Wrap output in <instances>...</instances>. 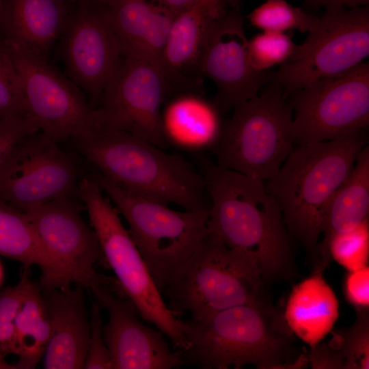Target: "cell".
<instances>
[{"label": "cell", "instance_id": "ab89813d", "mask_svg": "<svg viewBox=\"0 0 369 369\" xmlns=\"http://www.w3.org/2000/svg\"><path fill=\"white\" fill-rule=\"evenodd\" d=\"M3 1V0H0V12H1V7H2Z\"/></svg>", "mask_w": 369, "mask_h": 369}, {"label": "cell", "instance_id": "8fae6325", "mask_svg": "<svg viewBox=\"0 0 369 369\" xmlns=\"http://www.w3.org/2000/svg\"><path fill=\"white\" fill-rule=\"evenodd\" d=\"M21 77L28 115L48 139L78 140L101 129L96 108L77 86L17 42L3 40Z\"/></svg>", "mask_w": 369, "mask_h": 369}, {"label": "cell", "instance_id": "d6986e66", "mask_svg": "<svg viewBox=\"0 0 369 369\" xmlns=\"http://www.w3.org/2000/svg\"><path fill=\"white\" fill-rule=\"evenodd\" d=\"M123 57L160 67L174 16L148 0H100Z\"/></svg>", "mask_w": 369, "mask_h": 369}, {"label": "cell", "instance_id": "6da1fadb", "mask_svg": "<svg viewBox=\"0 0 369 369\" xmlns=\"http://www.w3.org/2000/svg\"><path fill=\"white\" fill-rule=\"evenodd\" d=\"M209 202L208 228L226 245L247 254L265 282L295 274L292 236L264 181L200 162Z\"/></svg>", "mask_w": 369, "mask_h": 369}, {"label": "cell", "instance_id": "f1b7e54d", "mask_svg": "<svg viewBox=\"0 0 369 369\" xmlns=\"http://www.w3.org/2000/svg\"><path fill=\"white\" fill-rule=\"evenodd\" d=\"M30 268L23 266L18 282L0 294V369H14L8 357L13 355L16 316L33 282Z\"/></svg>", "mask_w": 369, "mask_h": 369}, {"label": "cell", "instance_id": "f546056e", "mask_svg": "<svg viewBox=\"0 0 369 369\" xmlns=\"http://www.w3.org/2000/svg\"><path fill=\"white\" fill-rule=\"evenodd\" d=\"M297 46L287 33L261 31L248 39L249 59L256 70H272L290 59Z\"/></svg>", "mask_w": 369, "mask_h": 369}, {"label": "cell", "instance_id": "4fadbf2b", "mask_svg": "<svg viewBox=\"0 0 369 369\" xmlns=\"http://www.w3.org/2000/svg\"><path fill=\"white\" fill-rule=\"evenodd\" d=\"M247 41L239 8H230L215 18L204 39L197 74L215 84L213 101L223 112L254 97L273 80L275 71L253 68Z\"/></svg>", "mask_w": 369, "mask_h": 369}, {"label": "cell", "instance_id": "7402d4cb", "mask_svg": "<svg viewBox=\"0 0 369 369\" xmlns=\"http://www.w3.org/2000/svg\"><path fill=\"white\" fill-rule=\"evenodd\" d=\"M0 254L20 262L24 267L37 266L42 292L74 284L71 274L44 246L26 214L1 200Z\"/></svg>", "mask_w": 369, "mask_h": 369}, {"label": "cell", "instance_id": "3957f363", "mask_svg": "<svg viewBox=\"0 0 369 369\" xmlns=\"http://www.w3.org/2000/svg\"><path fill=\"white\" fill-rule=\"evenodd\" d=\"M367 129L334 139L297 145L277 174L266 180L292 238L317 264V246L327 208L367 146Z\"/></svg>", "mask_w": 369, "mask_h": 369}, {"label": "cell", "instance_id": "5b68a950", "mask_svg": "<svg viewBox=\"0 0 369 369\" xmlns=\"http://www.w3.org/2000/svg\"><path fill=\"white\" fill-rule=\"evenodd\" d=\"M254 260L208 234L170 278L163 293L178 317L200 319L217 311L268 300Z\"/></svg>", "mask_w": 369, "mask_h": 369}, {"label": "cell", "instance_id": "f35d334b", "mask_svg": "<svg viewBox=\"0 0 369 369\" xmlns=\"http://www.w3.org/2000/svg\"><path fill=\"white\" fill-rule=\"evenodd\" d=\"M3 279V269L2 266V264L0 261V286L2 284Z\"/></svg>", "mask_w": 369, "mask_h": 369}, {"label": "cell", "instance_id": "ffe728a7", "mask_svg": "<svg viewBox=\"0 0 369 369\" xmlns=\"http://www.w3.org/2000/svg\"><path fill=\"white\" fill-rule=\"evenodd\" d=\"M85 288L74 284L43 292L51 328L44 368H84L90 333Z\"/></svg>", "mask_w": 369, "mask_h": 369}, {"label": "cell", "instance_id": "d6a6232c", "mask_svg": "<svg viewBox=\"0 0 369 369\" xmlns=\"http://www.w3.org/2000/svg\"><path fill=\"white\" fill-rule=\"evenodd\" d=\"M84 368H112L111 355L104 339L100 305L97 301L92 303L90 333Z\"/></svg>", "mask_w": 369, "mask_h": 369}, {"label": "cell", "instance_id": "5bb4252c", "mask_svg": "<svg viewBox=\"0 0 369 369\" xmlns=\"http://www.w3.org/2000/svg\"><path fill=\"white\" fill-rule=\"evenodd\" d=\"M36 133L23 139L0 169V200L21 211L68 197L76 187L72 159L56 142Z\"/></svg>", "mask_w": 369, "mask_h": 369}, {"label": "cell", "instance_id": "4dcf8cb0", "mask_svg": "<svg viewBox=\"0 0 369 369\" xmlns=\"http://www.w3.org/2000/svg\"><path fill=\"white\" fill-rule=\"evenodd\" d=\"M331 259L348 271L367 266L369 257V223L364 221L355 229L333 236L329 244Z\"/></svg>", "mask_w": 369, "mask_h": 369}, {"label": "cell", "instance_id": "4316f807", "mask_svg": "<svg viewBox=\"0 0 369 369\" xmlns=\"http://www.w3.org/2000/svg\"><path fill=\"white\" fill-rule=\"evenodd\" d=\"M352 326L332 330L331 339L318 346L320 362L328 369L369 368L368 308H355Z\"/></svg>", "mask_w": 369, "mask_h": 369}, {"label": "cell", "instance_id": "d590c367", "mask_svg": "<svg viewBox=\"0 0 369 369\" xmlns=\"http://www.w3.org/2000/svg\"><path fill=\"white\" fill-rule=\"evenodd\" d=\"M310 9L317 10L331 7L357 8L368 6L369 0H303Z\"/></svg>", "mask_w": 369, "mask_h": 369}, {"label": "cell", "instance_id": "74e56055", "mask_svg": "<svg viewBox=\"0 0 369 369\" xmlns=\"http://www.w3.org/2000/svg\"><path fill=\"white\" fill-rule=\"evenodd\" d=\"M225 4L227 6H230V8H239V3L241 0H223Z\"/></svg>", "mask_w": 369, "mask_h": 369}, {"label": "cell", "instance_id": "ba28073f", "mask_svg": "<svg viewBox=\"0 0 369 369\" xmlns=\"http://www.w3.org/2000/svg\"><path fill=\"white\" fill-rule=\"evenodd\" d=\"M78 191L85 204L107 265L113 271L118 286L142 318L154 325L178 350L185 349L188 343L183 321L165 303L116 208L103 196L92 178L81 180Z\"/></svg>", "mask_w": 369, "mask_h": 369}, {"label": "cell", "instance_id": "277c9868", "mask_svg": "<svg viewBox=\"0 0 369 369\" xmlns=\"http://www.w3.org/2000/svg\"><path fill=\"white\" fill-rule=\"evenodd\" d=\"M76 141L98 173L120 188L186 210H209L204 176L182 154L105 128Z\"/></svg>", "mask_w": 369, "mask_h": 369}, {"label": "cell", "instance_id": "836d02e7", "mask_svg": "<svg viewBox=\"0 0 369 369\" xmlns=\"http://www.w3.org/2000/svg\"><path fill=\"white\" fill-rule=\"evenodd\" d=\"M38 131V126L29 115L0 120V169L15 147Z\"/></svg>", "mask_w": 369, "mask_h": 369}, {"label": "cell", "instance_id": "603a6c76", "mask_svg": "<svg viewBox=\"0 0 369 369\" xmlns=\"http://www.w3.org/2000/svg\"><path fill=\"white\" fill-rule=\"evenodd\" d=\"M67 18L64 0H3L0 31L5 39L46 59Z\"/></svg>", "mask_w": 369, "mask_h": 369}, {"label": "cell", "instance_id": "2e32d148", "mask_svg": "<svg viewBox=\"0 0 369 369\" xmlns=\"http://www.w3.org/2000/svg\"><path fill=\"white\" fill-rule=\"evenodd\" d=\"M68 197L52 200L24 212L48 251L71 274L74 284L85 288L113 284L111 277L96 273L95 265L107 266L92 228L83 221Z\"/></svg>", "mask_w": 369, "mask_h": 369}, {"label": "cell", "instance_id": "30bf717a", "mask_svg": "<svg viewBox=\"0 0 369 369\" xmlns=\"http://www.w3.org/2000/svg\"><path fill=\"white\" fill-rule=\"evenodd\" d=\"M297 145L312 144L368 129L369 63L318 79L288 96Z\"/></svg>", "mask_w": 369, "mask_h": 369}, {"label": "cell", "instance_id": "d4e9b609", "mask_svg": "<svg viewBox=\"0 0 369 369\" xmlns=\"http://www.w3.org/2000/svg\"><path fill=\"white\" fill-rule=\"evenodd\" d=\"M369 148L359 154L350 174L333 195L325 213L317 246L315 271H323L330 264L329 244L331 238L352 230L368 219Z\"/></svg>", "mask_w": 369, "mask_h": 369}, {"label": "cell", "instance_id": "83f0119b", "mask_svg": "<svg viewBox=\"0 0 369 369\" xmlns=\"http://www.w3.org/2000/svg\"><path fill=\"white\" fill-rule=\"evenodd\" d=\"M250 25L262 31L286 33L297 30L301 33L313 31L319 18L286 0H265L247 16Z\"/></svg>", "mask_w": 369, "mask_h": 369}, {"label": "cell", "instance_id": "7c38bea8", "mask_svg": "<svg viewBox=\"0 0 369 369\" xmlns=\"http://www.w3.org/2000/svg\"><path fill=\"white\" fill-rule=\"evenodd\" d=\"M169 92L166 75L160 67L123 57L96 108L101 128L126 132L167 148L159 115Z\"/></svg>", "mask_w": 369, "mask_h": 369}, {"label": "cell", "instance_id": "1f68e13d", "mask_svg": "<svg viewBox=\"0 0 369 369\" xmlns=\"http://www.w3.org/2000/svg\"><path fill=\"white\" fill-rule=\"evenodd\" d=\"M28 115L21 77L3 42H0V120Z\"/></svg>", "mask_w": 369, "mask_h": 369}, {"label": "cell", "instance_id": "ac0fdd59", "mask_svg": "<svg viewBox=\"0 0 369 369\" xmlns=\"http://www.w3.org/2000/svg\"><path fill=\"white\" fill-rule=\"evenodd\" d=\"M223 111L200 87L170 92L160 111L159 126L166 148L200 154L213 150L221 136Z\"/></svg>", "mask_w": 369, "mask_h": 369}, {"label": "cell", "instance_id": "9c48e42d", "mask_svg": "<svg viewBox=\"0 0 369 369\" xmlns=\"http://www.w3.org/2000/svg\"><path fill=\"white\" fill-rule=\"evenodd\" d=\"M318 18V27L275 72L273 82L288 96L312 82L346 72L368 57V6L328 8Z\"/></svg>", "mask_w": 369, "mask_h": 369}, {"label": "cell", "instance_id": "9a60e30c", "mask_svg": "<svg viewBox=\"0 0 369 369\" xmlns=\"http://www.w3.org/2000/svg\"><path fill=\"white\" fill-rule=\"evenodd\" d=\"M102 5V8L90 5L80 8L67 18L62 34L66 71L94 105L99 104L123 59L107 9Z\"/></svg>", "mask_w": 369, "mask_h": 369}, {"label": "cell", "instance_id": "8992f818", "mask_svg": "<svg viewBox=\"0 0 369 369\" xmlns=\"http://www.w3.org/2000/svg\"><path fill=\"white\" fill-rule=\"evenodd\" d=\"M213 150L225 169L266 181L297 146L288 96L273 81L236 106Z\"/></svg>", "mask_w": 369, "mask_h": 369}, {"label": "cell", "instance_id": "44dd1931", "mask_svg": "<svg viewBox=\"0 0 369 369\" xmlns=\"http://www.w3.org/2000/svg\"><path fill=\"white\" fill-rule=\"evenodd\" d=\"M226 10L223 0H195L174 17L161 66L171 90L199 87L197 64L204 39Z\"/></svg>", "mask_w": 369, "mask_h": 369}, {"label": "cell", "instance_id": "e575fe53", "mask_svg": "<svg viewBox=\"0 0 369 369\" xmlns=\"http://www.w3.org/2000/svg\"><path fill=\"white\" fill-rule=\"evenodd\" d=\"M344 293L348 301L355 308H368L369 268L350 271L344 282Z\"/></svg>", "mask_w": 369, "mask_h": 369}, {"label": "cell", "instance_id": "484cf974", "mask_svg": "<svg viewBox=\"0 0 369 369\" xmlns=\"http://www.w3.org/2000/svg\"><path fill=\"white\" fill-rule=\"evenodd\" d=\"M51 320L39 286L31 284L15 319L13 355L16 369H31L43 358L51 336Z\"/></svg>", "mask_w": 369, "mask_h": 369}, {"label": "cell", "instance_id": "e0dca14e", "mask_svg": "<svg viewBox=\"0 0 369 369\" xmlns=\"http://www.w3.org/2000/svg\"><path fill=\"white\" fill-rule=\"evenodd\" d=\"M107 286L97 284L89 288L109 314L103 335L112 368L171 369L184 365L182 351H172L160 330L140 321L131 301L117 297Z\"/></svg>", "mask_w": 369, "mask_h": 369}, {"label": "cell", "instance_id": "8d00e7d4", "mask_svg": "<svg viewBox=\"0 0 369 369\" xmlns=\"http://www.w3.org/2000/svg\"><path fill=\"white\" fill-rule=\"evenodd\" d=\"M152 2L164 8L174 16L189 8L195 0H150Z\"/></svg>", "mask_w": 369, "mask_h": 369}, {"label": "cell", "instance_id": "7a4b0ae2", "mask_svg": "<svg viewBox=\"0 0 369 369\" xmlns=\"http://www.w3.org/2000/svg\"><path fill=\"white\" fill-rule=\"evenodd\" d=\"M185 364L202 369L301 368L306 355L295 345L284 312L268 300L231 307L183 321Z\"/></svg>", "mask_w": 369, "mask_h": 369}, {"label": "cell", "instance_id": "52a82bcc", "mask_svg": "<svg viewBox=\"0 0 369 369\" xmlns=\"http://www.w3.org/2000/svg\"><path fill=\"white\" fill-rule=\"evenodd\" d=\"M92 179L129 226L159 292L208 234L209 210L177 211L168 205L128 192L99 173Z\"/></svg>", "mask_w": 369, "mask_h": 369}, {"label": "cell", "instance_id": "cb8c5ba5", "mask_svg": "<svg viewBox=\"0 0 369 369\" xmlns=\"http://www.w3.org/2000/svg\"><path fill=\"white\" fill-rule=\"evenodd\" d=\"M284 315L294 335L310 348L331 333L339 316V304L322 271L314 272L292 288Z\"/></svg>", "mask_w": 369, "mask_h": 369}]
</instances>
